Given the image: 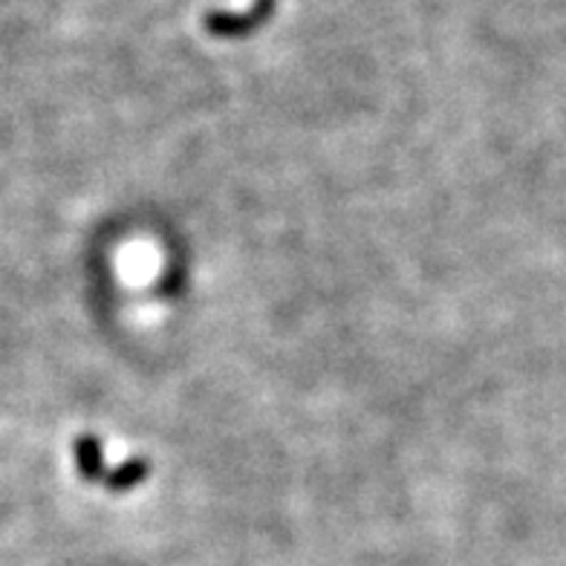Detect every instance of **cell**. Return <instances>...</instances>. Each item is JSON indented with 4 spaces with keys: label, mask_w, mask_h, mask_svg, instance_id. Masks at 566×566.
<instances>
[{
    "label": "cell",
    "mask_w": 566,
    "mask_h": 566,
    "mask_svg": "<svg viewBox=\"0 0 566 566\" xmlns=\"http://www.w3.org/2000/svg\"><path fill=\"white\" fill-rule=\"evenodd\" d=\"M275 12V0H258L247 15H226V12H214V15L206 18V27H209L211 35L220 38H234V35H249L252 30L263 27L266 18Z\"/></svg>",
    "instance_id": "1"
},
{
    "label": "cell",
    "mask_w": 566,
    "mask_h": 566,
    "mask_svg": "<svg viewBox=\"0 0 566 566\" xmlns=\"http://www.w3.org/2000/svg\"><path fill=\"white\" fill-rule=\"evenodd\" d=\"M75 451H78V462H82V471L87 478H98L105 471V465H102V448H98L96 440L84 437V440H78Z\"/></svg>",
    "instance_id": "2"
}]
</instances>
